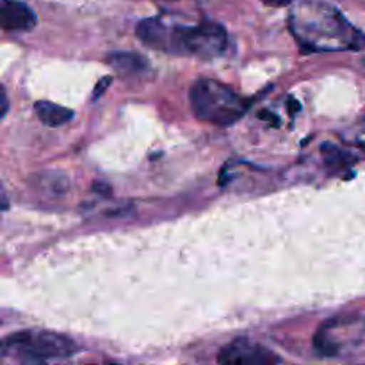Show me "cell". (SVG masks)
I'll list each match as a JSON object with an SVG mask.
<instances>
[{"label": "cell", "instance_id": "9c48e42d", "mask_svg": "<svg viewBox=\"0 0 365 365\" xmlns=\"http://www.w3.org/2000/svg\"><path fill=\"white\" fill-rule=\"evenodd\" d=\"M321 150H323L324 164H327L330 170H344V168L351 166V164L356 160L355 155H351L349 152H344V150L331 145V143L323 145L321 146Z\"/></svg>", "mask_w": 365, "mask_h": 365}, {"label": "cell", "instance_id": "52a82bcc", "mask_svg": "<svg viewBox=\"0 0 365 365\" xmlns=\"http://www.w3.org/2000/svg\"><path fill=\"white\" fill-rule=\"evenodd\" d=\"M36 116L39 118L43 125L46 127H63L68 121L73 120V110L66 109L63 106H57V103L46 102V100H39V102L34 103Z\"/></svg>", "mask_w": 365, "mask_h": 365}, {"label": "cell", "instance_id": "4fadbf2b", "mask_svg": "<svg viewBox=\"0 0 365 365\" xmlns=\"http://www.w3.org/2000/svg\"><path fill=\"white\" fill-rule=\"evenodd\" d=\"M7 107H9V103H7V95H6V91L2 89V118H6Z\"/></svg>", "mask_w": 365, "mask_h": 365}, {"label": "cell", "instance_id": "7a4b0ae2", "mask_svg": "<svg viewBox=\"0 0 365 365\" xmlns=\"http://www.w3.org/2000/svg\"><path fill=\"white\" fill-rule=\"evenodd\" d=\"M291 31L303 48L314 52L360 50L365 46L362 32L353 27L341 11L327 4H312L292 13Z\"/></svg>", "mask_w": 365, "mask_h": 365}, {"label": "cell", "instance_id": "3957f363", "mask_svg": "<svg viewBox=\"0 0 365 365\" xmlns=\"http://www.w3.org/2000/svg\"><path fill=\"white\" fill-rule=\"evenodd\" d=\"M191 109L198 120L217 127L237 123L248 110V102L227 84L214 78H198L189 91Z\"/></svg>", "mask_w": 365, "mask_h": 365}, {"label": "cell", "instance_id": "ba28073f", "mask_svg": "<svg viewBox=\"0 0 365 365\" xmlns=\"http://www.w3.org/2000/svg\"><path fill=\"white\" fill-rule=\"evenodd\" d=\"M107 63L114 68L116 71L123 75H135L141 73L143 70H146L148 66V61L141 56V53L135 52H110L107 56Z\"/></svg>", "mask_w": 365, "mask_h": 365}, {"label": "cell", "instance_id": "277c9868", "mask_svg": "<svg viewBox=\"0 0 365 365\" xmlns=\"http://www.w3.org/2000/svg\"><path fill=\"white\" fill-rule=\"evenodd\" d=\"M78 353V344L66 335L46 330H25L11 334L2 342L4 359L21 364H46L68 360Z\"/></svg>", "mask_w": 365, "mask_h": 365}, {"label": "cell", "instance_id": "6da1fadb", "mask_svg": "<svg viewBox=\"0 0 365 365\" xmlns=\"http://www.w3.org/2000/svg\"><path fill=\"white\" fill-rule=\"evenodd\" d=\"M139 41L148 48L166 53L214 59L227 48L228 36L223 25L202 21L196 25L168 24L163 18H145L135 27Z\"/></svg>", "mask_w": 365, "mask_h": 365}, {"label": "cell", "instance_id": "8992f818", "mask_svg": "<svg viewBox=\"0 0 365 365\" xmlns=\"http://www.w3.org/2000/svg\"><path fill=\"white\" fill-rule=\"evenodd\" d=\"M38 24L36 13L21 0H2L0 4V25L7 32H27Z\"/></svg>", "mask_w": 365, "mask_h": 365}, {"label": "cell", "instance_id": "8fae6325", "mask_svg": "<svg viewBox=\"0 0 365 365\" xmlns=\"http://www.w3.org/2000/svg\"><path fill=\"white\" fill-rule=\"evenodd\" d=\"M353 143H356V145L360 146H365V121H362V125H360V132L353 138Z\"/></svg>", "mask_w": 365, "mask_h": 365}, {"label": "cell", "instance_id": "5bb4252c", "mask_svg": "<svg viewBox=\"0 0 365 365\" xmlns=\"http://www.w3.org/2000/svg\"><path fill=\"white\" fill-rule=\"evenodd\" d=\"M168 2H171V0H168Z\"/></svg>", "mask_w": 365, "mask_h": 365}, {"label": "cell", "instance_id": "7c38bea8", "mask_svg": "<svg viewBox=\"0 0 365 365\" xmlns=\"http://www.w3.org/2000/svg\"><path fill=\"white\" fill-rule=\"evenodd\" d=\"M264 4H267V6H277V7H284V6H289V4L292 2V0H262Z\"/></svg>", "mask_w": 365, "mask_h": 365}, {"label": "cell", "instance_id": "5b68a950", "mask_svg": "<svg viewBox=\"0 0 365 365\" xmlns=\"http://www.w3.org/2000/svg\"><path fill=\"white\" fill-rule=\"evenodd\" d=\"M217 362L227 365H267L282 362V359L262 344H257L248 337H239L221 349Z\"/></svg>", "mask_w": 365, "mask_h": 365}, {"label": "cell", "instance_id": "30bf717a", "mask_svg": "<svg viewBox=\"0 0 365 365\" xmlns=\"http://www.w3.org/2000/svg\"><path fill=\"white\" fill-rule=\"evenodd\" d=\"M110 84V77H106V78H103V81H102V84H100V82H98V84H96V88H95V91H93V98H98V96H102V93L103 91H106V88H107V86H109Z\"/></svg>", "mask_w": 365, "mask_h": 365}]
</instances>
